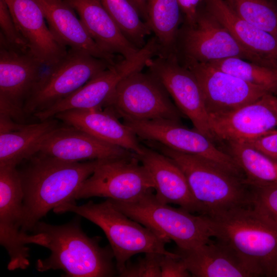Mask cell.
<instances>
[{
    "mask_svg": "<svg viewBox=\"0 0 277 277\" xmlns=\"http://www.w3.org/2000/svg\"><path fill=\"white\" fill-rule=\"evenodd\" d=\"M101 160L73 162L37 152L17 167L23 190L22 230L32 231L51 209L68 202L94 172Z\"/></svg>",
    "mask_w": 277,
    "mask_h": 277,
    "instance_id": "1",
    "label": "cell"
},
{
    "mask_svg": "<svg viewBox=\"0 0 277 277\" xmlns=\"http://www.w3.org/2000/svg\"><path fill=\"white\" fill-rule=\"evenodd\" d=\"M32 231L42 235L41 246L50 251L37 260L38 272L61 270L68 277L112 276L117 272L110 246L102 247L100 238L86 234L78 219L61 225L38 222Z\"/></svg>",
    "mask_w": 277,
    "mask_h": 277,
    "instance_id": "2",
    "label": "cell"
},
{
    "mask_svg": "<svg viewBox=\"0 0 277 277\" xmlns=\"http://www.w3.org/2000/svg\"><path fill=\"white\" fill-rule=\"evenodd\" d=\"M142 142L170 157L181 169L202 214L212 216L251 205L250 188L245 177L206 159L174 150L159 143Z\"/></svg>",
    "mask_w": 277,
    "mask_h": 277,
    "instance_id": "3",
    "label": "cell"
},
{
    "mask_svg": "<svg viewBox=\"0 0 277 277\" xmlns=\"http://www.w3.org/2000/svg\"><path fill=\"white\" fill-rule=\"evenodd\" d=\"M209 217L213 238L232 248L260 276H277V227L260 211L249 205Z\"/></svg>",
    "mask_w": 277,
    "mask_h": 277,
    "instance_id": "4",
    "label": "cell"
},
{
    "mask_svg": "<svg viewBox=\"0 0 277 277\" xmlns=\"http://www.w3.org/2000/svg\"><path fill=\"white\" fill-rule=\"evenodd\" d=\"M53 210L56 213L73 212L100 227L110 243L118 274L130 259L138 253L177 255L165 248L170 240L127 216L108 199L100 203L90 201L81 205L75 202L65 203Z\"/></svg>",
    "mask_w": 277,
    "mask_h": 277,
    "instance_id": "5",
    "label": "cell"
},
{
    "mask_svg": "<svg viewBox=\"0 0 277 277\" xmlns=\"http://www.w3.org/2000/svg\"><path fill=\"white\" fill-rule=\"evenodd\" d=\"M118 210L145 227L173 241L181 249L202 245L214 236L210 217L160 202L153 191L128 202L109 199Z\"/></svg>",
    "mask_w": 277,
    "mask_h": 277,
    "instance_id": "6",
    "label": "cell"
},
{
    "mask_svg": "<svg viewBox=\"0 0 277 277\" xmlns=\"http://www.w3.org/2000/svg\"><path fill=\"white\" fill-rule=\"evenodd\" d=\"M112 65L86 52L68 49L61 60L41 74L25 102V116L68 96Z\"/></svg>",
    "mask_w": 277,
    "mask_h": 277,
    "instance_id": "7",
    "label": "cell"
},
{
    "mask_svg": "<svg viewBox=\"0 0 277 277\" xmlns=\"http://www.w3.org/2000/svg\"><path fill=\"white\" fill-rule=\"evenodd\" d=\"M134 72L120 81L106 107L123 121L170 120L182 113L161 83L150 72Z\"/></svg>",
    "mask_w": 277,
    "mask_h": 277,
    "instance_id": "8",
    "label": "cell"
},
{
    "mask_svg": "<svg viewBox=\"0 0 277 277\" xmlns=\"http://www.w3.org/2000/svg\"><path fill=\"white\" fill-rule=\"evenodd\" d=\"M157 53L155 43L148 40L132 56L121 58L68 96L33 116L42 121L67 110L106 107L120 81L134 72L142 70L147 61Z\"/></svg>",
    "mask_w": 277,
    "mask_h": 277,
    "instance_id": "9",
    "label": "cell"
},
{
    "mask_svg": "<svg viewBox=\"0 0 277 277\" xmlns=\"http://www.w3.org/2000/svg\"><path fill=\"white\" fill-rule=\"evenodd\" d=\"M154 190V184L135 153L103 160L73 196V200L103 197L128 202Z\"/></svg>",
    "mask_w": 277,
    "mask_h": 277,
    "instance_id": "10",
    "label": "cell"
},
{
    "mask_svg": "<svg viewBox=\"0 0 277 277\" xmlns=\"http://www.w3.org/2000/svg\"><path fill=\"white\" fill-rule=\"evenodd\" d=\"M24 193L16 167H0V244L9 256L10 271L25 269L30 264L29 244L41 245L39 233L22 230Z\"/></svg>",
    "mask_w": 277,
    "mask_h": 277,
    "instance_id": "11",
    "label": "cell"
},
{
    "mask_svg": "<svg viewBox=\"0 0 277 277\" xmlns=\"http://www.w3.org/2000/svg\"><path fill=\"white\" fill-rule=\"evenodd\" d=\"M146 67L163 86L181 113L191 121L194 129L213 142L215 138L203 95L192 72L179 63L174 53L157 54L147 61Z\"/></svg>",
    "mask_w": 277,
    "mask_h": 277,
    "instance_id": "12",
    "label": "cell"
},
{
    "mask_svg": "<svg viewBox=\"0 0 277 277\" xmlns=\"http://www.w3.org/2000/svg\"><path fill=\"white\" fill-rule=\"evenodd\" d=\"M141 140L159 143L171 149L200 156L240 176V167L229 153L217 148L209 138L196 130L170 120L123 121Z\"/></svg>",
    "mask_w": 277,
    "mask_h": 277,
    "instance_id": "13",
    "label": "cell"
},
{
    "mask_svg": "<svg viewBox=\"0 0 277 277\" xmlns=\"http://www.w3.org/2000/svg\"><path fill=\"white\" fill-rule=\"evenodd\" d=\"M42 66L30 51L14 48L0 37V115L22 123L25 102Z\"/></svg>",
    "mask_w": 277,
    "mask_h": 277,
    "instance_id": "14",
    "label": "cell"
},
{
    "mask_svg": "<svg viewBox=\"0 0 277 277\" xmlns=\"http://www.w3.org/2000/svg\"><path fill=\"white\" fill-rule=\"evenodd\" d=\"M185 64L199 83L209 116L226 114L270 93L263 87L247 83L208 63L186 59Z\"/></svg>",
    "mask_w": 277,
    "mask_h": 277,
    "instance_id": "15",
    "label": "cell"
},
{
    "mask_svg": "<svg viewBox=\"0 0 277 277\" xmlns=\"http://www.w3.org/2000/svg\"><path fill=\"white\" fill-rule=\"evenodd\" d=\"M182 42L186 59L209 63L236 57L270 67L261 58L244 48L208 12L200 11L194 24L187 25Z\"/></svg>",
    "mask_w": 277,
    "mask_h": 277,
    "instance_id": "16",
    "label": "cell"
},
{
    "mask_svg": "<svg viewBox=\"0 0 277 277\" xmlns=\"http://www.w3.org/2000/svg\"><path fill=\"white\" fill-rule=\"evenodd\" d=\"M29 51L43 66L54 65L67 53L50 29L36 0H4Z\"/></svg>",
    "mask_w": 277,
    "mask_h": 277,
    "instance_id": "17",
    "label": "cell"
},
{
    "mask_svg": "<svg viewBox=\"0 0 277 277\" xmlns=\"http://www.w3.org/2000/svg\"><path fill=\"white\" fill-rule=\"evenodd\" d=\"M267 94L226 114L209 116L215 140L246 142L276 129L277 113L269 103Z\"/></svg>",
    "mask_w": 277,
    "mask_h": 277,
    "instance_id": "18",
    "label": "cell"
},
{
    "mask_svg": "<svg viewBox=\"0 0 277 277\" xmlns=\"http://www.w3.org/2000/svg\"><path fill=\"white\" fill-rule=\"evenodd\" d=\"M191 276H260L256 270L226 243L216 239L190 249L174 252Z\"/></svg>",
    "mask_w": 277,
    "mask_h": 277,
    "instance_id": "19",
    "label": "cell"
},
{
    "mask_svg": "<svg viewBox=\"0 0 277 277\" xmlns=\"http://www.w3.org/2000/svg\"><path fill=\"white\" fill-rule=\"evenodd\" d=\"M38 152L73 162L106 160L134 153L66 124L52 131L41 144Z\"/></svg>",
    "mask_w": 277,
    "mask_h": 277,
    "instance_id": "20",
    "label": "cell"
},
{
    "mask_svg": "<svg viewBox=\"0 0 277 277\" xmlns=\"http://www.w3.org/2000/svg\"><path fill=\"white\" fill-rule=\"evenodd\" d=\"M136 155L153 180L154 194L158 200L179 205L193 213L202 214L201 207L194 197L184 173L172 159L144 144L143 152Z\"/></svg>",
    "mask_w": 277,
    "mask_h": 277,
    "instance_id": "21",
    "label": "cell"
},
{
    "mask_svg": "<svg viewBox=\"0 0 277 277\" xmlns=\"http://www.w3.org/2000/svg\"><path fill=\"white\" fill-rule=\"evenodd\" d=\"M54 117L101 141L137 155L143 151V144L136 134L107 108L70 110L58 113Z\"/></svg>",
    "mask_w": 277,
    "mask_h": 277,
    "instance_id": "22",
    "label": "cell"
},
{
    "mask_svg": "<svg viewBox=\"0 0 277 277\" xmlns=\"http://www.w3.org/2000/svg\"><path fill=\"white\" fill-rule=\"evenodd\" d=\"M48 25L65 47L86 52L114 64L122 58L104 52L92 39L75 11L64 0H36Z\"/></svg>",
    "mask_w": 277,
    "mask_h": 277,
    "instance_id": "23",
    "label": "cell"
},
{
    "mask_svg": "<svg viewBox=\"0 0 277 277\" xmlns=\"http://www.w3.org/2000/svg\"><path fill=\"white\" fill-rule=\"evenodd\" d=\"M64 1L78 14L92 39L104 52L126 58L139 50L124 34L100 0Z\"/></svg>",
    "mask_w": 277,
    "mask_h": 277,
    "instance_id": "24",
    "label": "cell"
},
{
    "mask_svg": "<svg viewBox=\"0 0 277 277\" xmlns=\"http://www.w3.org/2000/svg\"><path fill=\"white\" fill-rule=\"evenodd\" d=\"M207 12L246 49L277 69V37L238 16L224 0H204Z\"/></svg>",
    "mask_w": 277,
    "mask_h": 277,
    "instance_id": "25",
    "label": "cell"
},
{
    "mask_svg": "<svg viewBox=\"0 0 277 277\" xmlns=\"http://www.w3.org/2000/svg\"><path fill=\"white\" fill-rule=\"evenodd\" d=\"M53 117L38 123H18L12 129L0 132V167H16L39 150L43 142L61 125Z\"/></svg>",
    "mask_w": 277,
    "mask_h": 277,
    "instance_id": "26",
    "label": "cell"
},
{
    "mask_svg": "<svg viewBox=\"0 0 277 277\" xmlns=\"http://www.w3.org/2000/svg\"><path fill=\"white\" fill-rule=\"evenodd\" d=\"M147 24L160 46L159 54L174 53L182 13L177 0H146Z\"/></svg>",
    "mask_w": 277,
    "mask_h": 277,
    "instance_id": "27",
    "label": "cell"
},
{
    "mask_svg": "<svg viewBox=\"0 0 277 277\" xmlns=\"http://www.w3.org/2000/svg\"><path fill=\"white\" fill-rule=\"evenodd\" d=\"M227 143L229 153L242 170L247 183L277 184V162L245 143Z\"/></svg>",
    "mask_w": 277,
    "mask_h": 277,
    "instance_id": "28",
    "label": "cell"
},
{
    "mask_svg": "<svg viewBox=\"0 0 277 277\" xmlns=\"http://www.w3.org/2000/svg\"><path fill=\"white\" fill-rule=\"evenodd\" d=\"M208 63L247 83L263 87L271 93L277 92V69L236 57Z\"/></svg>",
    "mask_w": 277,
    "mask_h": 277,
    "instance_id": "29",
    "label": "cell"
},
{
    "mask_svg": "<svg viewBox=\"0 0 277 277\" xmlns=\"http://www.w3.org/2000/svg\"><path fill=\"white\" fill-rule=\"evenodd\" d=\"M126 37L137 48L143 47L151 31L128 0H100Z\"/></svg>",
    "mask_w": 277,
    "mask_h": 277,
    "instance_id": "30",
    "label": "cell"
},
{
    "mask_svg": "<svg viewBox=\"0 0 277 277\" xmlns=\"http://www.w3.org/2000/svg\"><path fill=\"white\" fill-rule=\"evenodd\" d=\"M240 17L277 37V8L270 0H224Z\"/></svg>",
    "mask_w": 277,
    "mask_h": 277,
    "instance_id": "31",
    "label": "cell"
},
{
    "mask_svg": "<svg viewBox=\"0 0 277 277\" xmlns=\"http://www.w3.org/2000/svg\"><path fill=\"white\" fill-rule=\"evenodd\" d=\"M247 184L250 188L251 205L277 227V184Z\"/></svg>",
    "mask_w": 277,
    "mask_h": 277,
    "instance_id": "32",
    "label": "cell"
},
{
    "mask_svg": "<svg viewBox=\"0 0 277 277\" xmlns=\"http://www.w3.org/2000/svg\"><path fill=\"white\" fill-rule=\"evenodd\" d=\"M163 254L147 252L133 263L129 261L119 274L122 277H162L160 262Z\"/></svg>",
    "mask_w": 277,
    "mask_h": 277,
    "instance_id": "33",
    "label": "cell"
},
{
    "mask_svg": "<svg viewBox=\"0 0 277 277\" xmlns=\"http://www.w3.org/2000/svg\"><path fill=\"white\" fill-rule=\"evenodd\" d=\"M0 37L7 44L18 49L29 51L4 0H0Z\"/></svg>",
    "mask_w": 277,
    "mask_h": 277,
    "instance_id": "34",
    "label": "cell"
},
{
    "mask_svg": "<svg viewBox=\"0 0 277 277\" xmlns=\"http://www.w3.org/2000/svg\"><path fill=\"white\" fill-rule=\"evenodd\" d=\"M243 143L277 162V129L261 137Z\"/></svg>",
    "mask_w": 277,
    "mask_h": 277,
    "instance_id": "35",
    "label": "cell"
},
{
    "mask_svg": "<svg viewBox=\"0 0 277 277\" xmlns=\"http://www.w3.org/2000/svg\"><path fill=\"white\" fill-rule=\"evenodd\" d=\"M160 267L162 277L191 276L178 254L175 256L163 254Z\"/></svg>",
    "mask_w": 277,
    "mask_h": 277,
    "instance_id": "36",
    "label": "cell"
},
{
    "mask_svg": "<svg viewBox=\"0 0 277 277\" xmlns=\"http://www.w3.org/2000/svg\"><path fill=\"white\" fill-rule=\"evenodd\" d=\"M202 1L177 0L187 25H192L195 22L200 12V6Z\"/></svg>",
    "mask_w": 277,
    "mask_h": 277,
    "instance_id": "37",
    "label": "cell"
},
{
    "mask_svg": "<svg viewBox=\"0 0 277 277\" xmlns=\"http://www.w3.org/2000/svg\"><path fill=\"white\" fill-rule=\"evenodd\" d=\"M138 11L142 19L147 24V13L146 0H128Z\"/></svg>",
    "mask_w": 277,
    "mask_h": 277,
    "instance_id": "38",
    "label": "cell"
},
{
    "mask_svg": "<svg viewBox=\"0 0 277 277\" xmlns=\"http://www.w3.org/2000/svg\"><path fill=\"white\" fill-rule=\"evenodd\" d=\"M267 97L269 103L277 113V97L270 93L267 94Z\"/></svg>",
    "mask_w": 277,
    "mask_h": 277,
    "instance_id": "39",
    "label": "cell"
}]
</instances>
